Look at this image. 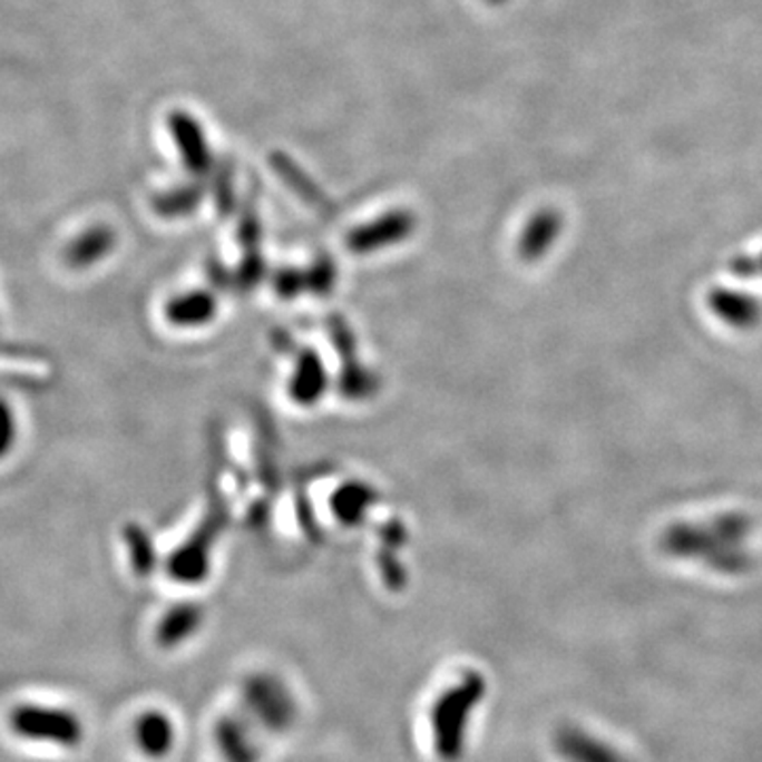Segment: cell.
<instances>
[{
  "instance_id": "2",
  "label": "cell",
  "mask_w": 762,
  "mask_h": 762,
  "mask_svg": "<svg viewBox=\"0 0 762 762\" xmlns=\"http://www.w3.org/2000/svg\"><path fill=\"white\" fill-rule=\"evenodd\" d=\"M169 126H172L178 147L183 150V157L189 162L190 168L195 172H202V168H206L208 159H211L208 157V145H206L202 129L195 124V119L185 113H174L169 117Z\"/></svg>"
},
{
  "instance_id": "4",
  "label": "cell",
  "mask_w": 762,
  "mask_h": 762,
  "mask_svg": "<svg viewBox=\"0 0 762 762\" xmlns=\"http://www.w3.org/2000/svg\"><path fill=\"white\" fill-rule=\"evenodd\" d=\"M489 2H500V0H489Z\"/></svg>"
},
{
  "instance_id": "3",
  "label": "cell",
  "mask_w": 762,
  "mask_h": 762,
  "mask_svg": "<svg viewBox=\"0 0 762 762\" xmlns=\"http://www.w3.org/2000/svg\"><path fill=\"white\" fill-rule=\"evenodd\" d=\"M136 740H138V745L145 754L153 756V759H159V756L168 754L169 748H172V741H174L172 722L164 714H157V712L145 714L136 724Z\"/></svg>"
},
{
  "instance_id": "1",
  "label": "cell",
  "mask_w": 762,
  "mask_h": 762,
  "mask_svg": "<svg viewBox=\"0 0 762 762\" xmlns=\"http://www.w3.org/2000/svg\"><path fill=\"white\" fill-rule=\"evenodd\" d=\"M9 724L23 740L47 741L62 748H77L84 741V722L62 707L23 703L13 707Z\"/></svg>"
}]
</instances>
